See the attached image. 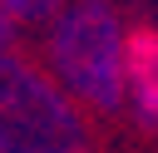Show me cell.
<instances>
[{"instance_id":"cell-4","label":"cell","mask_w":158,"mask_h":153,"mask_svg":"<svg viewBox=\"0 0 158 153\" xmlns=\"http://www.w3.org/2000/svg\"><path fill=\"white\" fill-rule=\"evenodd\" d=\"M64 0H0V10L15 20V25H44Z\"/></svg>"},{"instance_id":"cell-3","label":"cell","mask_w":158,"mask_h":153,"mask_svg":"<svg viewBox=\"0 0 158 153\" xmlns=\"http://www.w3.org/2000/svg\"><path fill=\"white\" fill-rule=\"evenodd\" d=\"M123 104L143 128H158V30H128L123 39Z\"/></svg>"},{"instance_id":"cell-2","label":"cell","mask_w":158,"mask_h":153,"mask_svg":"<svg viewBox=\"0 0 158 153\" xmlns=\"http://www.w3.org/2000/svg\"><path fill=\"white\" fill-rule=\"evenodd\" d=\"M84 109L15 44H0V153H84Z\"/></svg>"},{"instance_id":"cell-1","label":"cell","mask_w":158,"mask_h":153,"mask_svg":"<svg viewBox=\"0 0 158 153\" xmlns=\"http://www.w3.org/2000/svg\"><path fill=\"white\" fill-rule=\"evenodd\" d=\"M44 25V74L79 109H123V15L109 0H64Z\"/></svg>"},{"instance_id":"cell-5","label":"cell","mask_w":158,"mask_h":153,"mask_svg":"<svg viewBox=\"0 0 158 153\" xmlns=\"http://www.w3.org/2000/svg\"><path fill=\"white\" fill-rule=\"evenodd\" d=\"M0 44H15V20L0 10Z\"/></svg>"}]
</instances>
